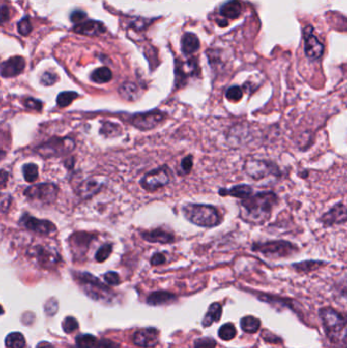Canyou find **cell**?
<instances>
[{"label": "cell", "instance_id": "6da1fadb", "mask_svg": "<svg viewBox=\"0 0 347 348\" xmlns=\"http://www.w3.org/2000/svg\"><path fill=\"white\" fill-rule=\"evenodd\" d=\"M279 197L274 191H259L240 199V218L248 224L262 225L266 223L278 204Z\"/></svg>", "mask_w": 347, "mask_h": 348}, {"label": "cell", "instance_id": "7a4b0ae2", "mask_svg": "<svg viewBox=\"0 0 347 348\" xmlns=\"http://www.w3.org/2000/svg\"><path fill=\"white\" fill-rule=\"evenodd\" d=\"M181 211L187 221L205 228L215 227L223 219L218 209L211 205L187 202L181 207Z\"/></svg>", "mask_w": 347, "mask_h": 348}, {"label": "cell", "instance_id": "3957f363", "mask_svg": "<svg viewBox=\"0 0 347 348\" xmlns=\"http://www.w3.org/2000/svg\"><path fill=\"white\" fill-rule=\"evenodd\" d=\"M251 249L270 258H281L291 256L297 251V246L286 240H270L266 242H254Z\"/></svg>", "mask_w": 347, "mask_h": 348}, {"label": "cell", "instance_id": "277c9868", "mask_svg": "<svg viewBox=\"0 0 347 348\" xmlns=\"http://www.w3.org/2000/svg\"><path fill=\"white\" fill-rule=\"evenodd\" d=\"M74 147V140L70 137H52L46 142L38 146L36 152L42 157L53 158L69 154Z\"/></svg>", "mask_w": 347, "mask_h": 348}, {"label": "cell", "instance_id": "5b68a950", "mask_svg": "<svg viewBox=\"0 0 347 348\" xmlns=\"http://www.w3.org/2000/svg\"><path fill=\"white\" fill-rule=\"evenodd\" d=\"M57 193V186L51 182L34 184L26 187L23 191V194L27 199L40 205L52 204L56 199Z\"/></svg>", "mask_w": 347, "mask_h": 348}, {"label": "cell", "instance_id": "8992f818", "mask_svg": "<svg viewBox=\"0 0 347 348\" xmlns=\"http://www.w3.org/2000/svg\"><path fill=\"white\" fill-rule=\"evenodd\" d=\"M171 174L169 167L164 165L146 173L140 179L139 184L144 190L153 192L166 186L171 180Z\"/></svg>", "mask_w": 347, "mask_h": 348}, {"label": "cell", "instance_id": "52a82bcc", "mask_svg": "<svg viewBox=\"0 0 347 348\" xmlns=\"http://www.w3.org/2000/svg\"><path fill=\"white\" fill-rule=\"evenodd\" d=\"M243 169L246 174L254 180H262L268 176L279 175L280 173L278 167L274 163L253 158H248L245 161Z\"/></svg>", "mask_w": 347, "mask_h": 348}, {"label": "cell", "instance_id": "ba28073f", "mask_svg": "<svg viewBox=\"0 0 347 348\" xmlns=\"http://www.w3.org/2000/svg\"><path fill=\"white\" fill-rule=\"evenodd\" d=\"M320 316L323 322V326L330 337L343 334L346 328V320L342 314L333 308L326 307L320 310Z\"/></svg>", "mask_w": 347, "mask_h": 348}, {"label": "cell", "instance_id": "9c48e42d", "mask_svg": "<svg viewBox=\"0 0 347 348\" xmlns=\"http://www.w3.org/2000/svg\"><path fill=\"white\" fill-rule=\"evenodd\" d=\"M75 278L82 287L83 291L94 299L107 298L108 294L112 292L107 286H105L96 277L89 273H78L76 274Z\"/></svg>", "mask_w": 347, "mask_h": 348}, {"label": "cell", "instance_id": "30bf717a", "mask_svg": "<svg viewBox=\"0 0 347 348\" xmlns=\"http://www.w3.org/2000/svg\"><path fill=\"white\" fill-rule=\"evenodd\" d=\"M166 118L167 114L165 112L154 110L132 115L130 118V123L137 129L146 131L157 127L162 122H164Z\"/></svg>", "mask_w": 347, "mask_h": 348}, {"label": "cell", "instance_id": "8fae6325", "mask_svg": "<svg viewBox=\"0 0 347 348\" xmlns=\"http://www.w3.org/2000/svg\"><path fill=\"white\" fill-rule=\"evenodd\" d=\"M31 256L35 262L44 269H52L60 262V254L51 246L36 245L30 251Z\"/></svg>", "mask_w": 347, "mask_h": 348}, {"label": "cell", "instance_id": "7c38bea8", "mask_svg": "<svg viewBox=\"0 0 347 348\" xmlns=\"http://www.w3.org/2000/svg\"><path fill=\"white\" fill-rule=\"evenodd\" d=\"M19 224L35 233H39L42 235H49L56 231L55 225L48 220H41L35 217L30 216L28 214H23L19 220Z\"/></svg>", "mask_w": 347, "mask_h": 348}, {"label": "cell", "instance_id": "4fadbf2b", "mask_svg": "<svg viewBox=\"0 0 347 348\" xmlns=\"http://www.w3.org/2000/svg\"><path fill=\"white\" fill-rule=\"evenodd\" d=\"M105 185V178L101 176H92L83 180L76 188V193L81 198H90L97 194Z\"/></svg>", "mask_w": 347, "mask_h": 348}, {"label": "cell", "instance_id": "5bb4252c", "mask_svg": "<svg viewBox=\"0 0 347 348\" xmlns=\"http://www.w3.org/2000/svg\"><path fill=\"white\" fill-rule=\"evenodd\" d=\"M304 52L309 59H317L324 52V46L312 34L311 26H307L304 31Z\"/></svg>", "mask_w": 347, "mask_h": 348}, {"label": "cell", "instance_id": "9a60e30c", "mask_svg": "<svg viewBox=\"0 0 347 348\" xmlns=\"http://www.w3.org/2000/svg\"><path fill=\"white\" fill-rule=\"evenodd\" d=\"M159 332L155 328H146L136 331L133 334L132 341L139 347H155L158 344Z\"/></svg>", "mask_w": 347, "mask_h": 348}, {"label": "cell", "instance_id": "2e32d148", "mask_svg": "<svg viewBox=\"0 0 347 348\" xmlns=\"http://www.w3.org/2000/svg\"><path fill=\"white\" fill-rule=\"evenodd\" d=\"M25 66L21 56H13L0 64V73L3 77H13L20 74Z\"/></svg>", "mask_w": 347, "mask_h": 348}, {"label": "cell", "instance_id": "e0dca14e", "mask_svg": "<svg viewBox=\"0 0 347 348\" xmlns=\"http://www.w3.org/2000/svg\"><path fill=\"white\" fill-rule=\"evenodd\" d=\"M320 221L326 227L344 223L346 221V208L344 204L340 202L335 205L332 209H330L321 217Z\"/></svg>", "mask_w": 347, "mask_h": 348}, {"label": "cell", "instance_id": "ac0fdd59", "mask_svg": "<svg viewBox=\"0 0 347 348\" xmlns=\"http://www.w3.org/2000/svg\"><path fill=\"white\" fill-rule=\"evenodd\" d=\"M143 240L152 243H172L175 241V237L171 232H168L161 228H156L150 231H143L140 233Z\"/></svg>", "mask_w": 347, "mask_h": 348}, {"label": "cell", "instance_id": "d6986e66", "mask_svg": "<svg viewBox=\"0 0 347 348\" xmlns=\"http://www.w3.org/2000/svg\"><path fill=\"white\" fill-rule=\"evenodd\" d=\"M73 31L77 34L85 35V36H99L103 34L106 28L103 25L102 22L97 20H90V19H83L77 24H74Z\"/></svg>", "mask_w": 347, "mask_h": 348}, {"label": "cell", "instance_id": "ffe728a7", "mask_svg": "<svg viewBox=\"0 0 347 348\" xmlns=\"http://www.w3.org/2000/svg\"><path fill=\"white\" fill-rule=\"evenodd\" d=\"M91 239H92V235L88 233L78 232V233L72 234L69 241H70V245H71V249L73 250V253L75 254L84 253L85 250L88 249Z\"/></svg>", "mask_w": 347, "mask_h": 348}, {"label": "cell", "instance_id": "44dd1931", "mask_svg": "<svg viewBox=\"0 0 347 348\" xmlns=\"http://www.w3.org/2000/svg\"><path fill=\"white\" fill-rule=\"evenodd\" d=\"M253 192V189L250 185L247 184H238L234 185L230 188H221L219 190L220 195H230L239 199H243L249 196Z\"/></svg>", "mask_w": 347, "mask_h": 348}, {"label": "cell", "instance_id": "7402d4cb", "mask_svg": "<svg viewBox=\"0 0 347 348\" xmlns=\"http://www.w3.org/2000/svg\"><path fill=\"white\" fill-rule=\"evenodd\" d=\"M119 96L128 102H134L139 99L140 97V91L138 86L131 81H125L123 82L119 89H118Z\"/></svg>", "mask_w": 347, "mask_h": 348}, {"label": "cell", "instance_id": "603a6c76", "mask_svg": "<svg viewBox=\"0 0 347 348\" xmlns=\"http://www.w3.org/2000/svg\"><path fill=\"white\" fill-rule=\"evenodd\" d=\"M175 300H176V296L166 291L153 292L147 298V302L150 305H163V304L171 303Z\"/></svg>", "mask_w": 347, "mask_h": 348}, {"label": "cell", "instance_id": "cb8c5ba5", "mask_svg": "<svg viewBox=\"0 0 347 348\" xmlns=\"http://www.w3.org/2000/svg\"><path fill=\"white\" fill-rule=\"evenodd\" d=\"M199 48V41L194 34L185 33L181 39V50L185 55H190Z\"/></svg>", "mask_w": 347, "mask_h": 348}, {"label": "cell", "instance_id": "d4e9b609", "mask_svg": "<svg viewBox=\"0 0 347 348\" xmlns=\"http://www.w3.org/2000/svg\"><path fill=\"white\" fill-rule=\"evenodd\" d=\"M241 4L237 0H231L224 5H222L220 9V14L227 18H236L241 14Z\"/></svg>", "mask_w": 347, "mask_h": 348}, {"label": "cell", "instance_id": "484cf974", "mask_svg": "<svg viewBox=\"0 0 347 348\" xmlns=\"http://www.w3.org/2000/svg\"><path fill=\"white\" fill-rule=\"evenodd\" d=\"M222 314V306L218 302H214L210 305L207 313L205 314V317L203 320V326L204 327H209L213 323L218 322L221 318Z\"/></svg>", "mask_w": 347, "mask_h": 348}, {"label": "cell", "instance_id": "4316f807", "mask_svg": "<svg viewBox=\"0 0 347 348\" xmlns=\"http://www.w3.org/2000/svg\"><path fill=\"white\" fill-rule=\"evenodd\" d=\"M91 79L96 83H105L112 79V72L106 66L99 67L92 72Z\"/></svg>", "mask_w": 347, "mask_h": 348}, {"label": "cell", "instance_id": "83f0119b", "mask_svg": "<svg viewBox=\"0 0 347 348\" xmlns=\"http://www.w3.org/2000/svg\"><path fill=\"white\" fill-rule=\"evenodd\" d=\"M259 326L261 321L252 315H246L240 320V327L246 333H255L259 329Z\"/></svg>", "mask_w": 347, "mask_h": 348}, {"label": "cell", "instance_id": "f1b7e54d", "mask_svg": "<svg viewBox=\"0 0 347 348\" xmlns=\"http://www.w3.org/2000/svg\"><path fill=\"white\" fill-rule=\"evenodd\" d=\"M5 345L8 348H23L25 346V339L19 332H12L7 335Z\"/></svg>", "mask_w": 347, "mask_h": 348}, {"label": "cell", "instance_id": "f546056e", "mask_svg": "<svg viewBox=\"0 0 347 348\" xmlns=\"http://www.w3.org/2000/svg\"><path fill=\"white\" fill-rule=\"evenodd\" d=\"M77 348H98L99 342L96 339V337L85 334V335H79L75 339Z\"/></svg>", "mask_w": 347, "mask_h": 348}, {"label": "cell", "instance_id": "4dcf8cb0", "mask_svg": "<svg viewBox=\"0 0 347 348\" xmlns=\"http://www.w3.org/2000/svg\"><path fill=\"white\" fill-rule=\"evenodd\" d=\"M22 174L27 182H35L38 179L39 171L38 166L34 163H27L22 167Z\"/></svg>", "mask_w": 347, "mask_h": 348}, {"label": "cell", "instance_id": "1f68e13d", "mask_svg": "<svg viewBox=\"0 0 347 348\" xmlns=\"http://www.w3.org/2000/svg\"><path fill=\"white\" fill-rule=\"evenodd\" d=\"M78 97V95L75 92H62L57 96V105L60 108H64L67 107L68 105H70L76 98Z\"/></svg>", "mask_w": 347, "mask_h": 348}, {"label": "cell", "instance_id": "d6a6232c", "mask_svg": "<svg viewBox=\"0 0 347 348\" xmlns=\"http://www.w3.org/2000/svg\"><path fill=\"white\" fill-rule=\"evenodd\" d=\"M219 337L222 339V340H225V341H229V340H232L235 335H236V329L234 327L233 324L231 323H226L224 324L223 326H221V328L219 329Z\"/></svg>", "mask_w": 347, "mask_h": 348}, {"label": "cell", "instance_id": "836d02e7", "mask_svg": "<svg viewBox=\"0 0 347 348\" xmlns=\"http://www.w3.org/2000/svg\"><path fill=\"white\" fill-rule=\"evenodd\" d=\"M120 126L116 123H112V122H105L102 127H101V133L106 136V137H114L117 136L118 134H120Z\"/></svg>", "mask_w": 347, "mask_h": 348}, {"label": "cell", "instance_id": "e575fe53", "mask_svg": "<svg viewBox=\"0 0 347 348\" xmlns=\"http://www.w3.org/2000/svg\"><path fill=\"white\" fill-rule=\"evenodd\" d=\"M111 252H112V244L107 243V244L102 245L96 252V255H95L96 260L99 263H103L109 257Z\"/></svg>", "mask_w": 347, "mask_h": 348}, {"label": "cell", "instance_id": "d590c367", "mask_svg": "<svg viewBox=\"0 0 347 348\" xmlns=\"http://www.w3.org/2000/svg\"><path fill=\"white\" fill-rule=\"evenodd\" d=\"M242 95H243L242 94V90L238 85L230 86L226 91V98L230 102H238V101H240L241 98H242Z\"/></svg>", "mask_w": 347, "mask_h": 348}, {"label": "cell", "instance_id": "8d00e7d4", "mask_svg": "<svg viewBox=\"0 0 347 348\" xmlns=\"http://www.w3.org/2000/svg\"><path fill=\"white\" fill-rule=\"evenodd\" d=\"M323 265L322 262H316V260H306V262H301L293 265V268H295L297 271H302V272H307L313 269H316L319 266Z\"/></svg>", "mask_w": 347, "mask_h": 348}, {"label": "cell", "instance_id": "74e56055", "mask_svg": "<svg viewBox=\"0 0 347 348\" xmlns=\"http://www.w3.org/2000/svg\"><path fill=\"white\" fill-rule=\"evenodd\" d=\"M62 329L65 333L70 334L78 329V322L73 316H66L62 322Z\"/></svg>", "mask_w": 347, "mask_h": 348}, {"label": "cell", "instance_id": "f35d334b", "mask_svg": "<svg viewBox=\"0 0 347 348\" xmlns=\"http://www.w3.org/2000/svg\"><path fill=\"white\" fill-rule=\"evenodd\" d=\"M32 28H33V26H32V23H31L27 16L23 17L17 23V30H18L19 34L22 36H27L32 32Z\"/></svg>", "mask_w": 347, "mask_h": 348}, {"label": "cell", "instance_id": "ab89813d", "mask_svg": "<svg viewBox=\"0 0 347 348\" xmlns=\"http://www.w3.org/2000/svg\"><path fill=\"white\" fill-rule=\"evenodd\" d=\"M216 341L213 338L204 337L198 338L194 341V348H215Z\"/></svg>", "mask_w": 347, "mask_h": 348}, {"label": "cell", "instance_id": "60d3db41", "mask_svg": "<svg viewBox=\"0 0 347 348\" xmlns=\"http://www.w3.org/2000/svg\"><path fill=\"white\" fill-rule=\"evenodd\" d=\"M11 195L0 191V213H7L11 206Z\"/></svg>", "mask_w": 347, "mask_h": 348}, {"label": "cell", "instance_id": "b9f144b4", "mask_svg": "<svg viewBox=\"0 0 347 348\" xmlns=\"http://www.w3.org/2000/svg\"><path fill=\"white\" fill-rule=\"evenodd\" d=\"M23 105L24 107L32 109V110H36V111H42V108H43V103L34 98H26L23 101Z\"/></svg>", "mask_w": 347, "mask_h": 348}, {"label": "cell", "instance_id": "7bdbcfd3", "mask_svg": "<svg viewBox=\"0 0 347 348\" xmlns=\"http://www.w3.org/2000/svg\"><path fill=\"white\" fill-rule=\"evenodd\" d=\"M57 79H58L57 74H55L54 72L46 71L43 73V75L41 77V82L44 85H52L57 81Z\"/></svg>", "mask_w": 347, "mask_h": 348}, {"label": "cell", "instance_id": "ee69618b", "mask_svg": "<svg viewBox=\"0 0 347 348\" xmlns=\"http://www.w3.org/2000/svg\"><path fill=\"white\" fill-rule=\"evenodd\" d=\"M192 164H193V159L191 156H187V157L183 158L181 160V163H180V169H181L182 173H184V174L189 173L191 168H192Z\"/></svg>", "mask_w": 347, "mask_h": 348}, {"label": "cell", "instance_id": "f6af8a7d", "mask_svg": "<svg viewBox=\"0 0 347 348\" xmlns=\"http://www.w3.org/2000/svg\"><path fill=\"white\" fill-rule=\"evenodd\" d=\"M104 280L109 285H118L120 282V278L116 272H108L104 275Z\"/></svg>", "mask_w": 347, "mask_h": 348}, {"label": "cell", "instance_id": "bcb514c9", "mask_svg": "<svg viewBox=\"0 0 347 348\" xmlns=\"http://www.w3.org/2000/svg\"><path fill=\"white\" fill-rule=\"evenodd\" d=\"M85 18H86V14L84 12H82L81 10H75L70 15V19L74 24L79 23L80 21H82Z\"/></svg>", "mask_w": 347, "mask_h": 348}, {"label": "cell", "instance_id": "7dc6e473", "mask_svg": "<svg viewBox=\"0 0 347 348\" xmlns=\"http://www.w3.org/2000/svg\"><path fill=\"white\" fill-rule=\"evenodd\" d=\"M166 262V257L163 253L161 252H157L155 253L152 258H151V265L152 266H159V265H162Z\"/></svg>", "mask_w": 347, "mask_h": 348}, {"label": "cell", "instance_id": "c3c4849f", "mask_svg": "<svg viewBox=\"0 0 347 348\" xmlns=\"http://www.w3.org/2000/svg\"><path fill=\"white\" fill-rule=\"evenodd\" d=\"M9 16H10V12H9L8 6L6 5L0 6V23L7 21L9 19Z\"/></svg>", "mask_w": 347, "mask_h": 348}, {"label": "cell", "instance_id": "681fc988", "mask_svg": "<svg viewBox=\"0 0 347 348\" xmlns=\"http://www.w3.org/2000/svg\"><path fill=\"white\" fill-rule=\"evenodd\" d=\"M53 302H54V299H51V300H49V301L46 303V305H45V310H46V312H47L48 314H54V313L57 311L58 304L52 306Z\"/></svg>", "mask_w": 347, "mask_h": 348}, {"label": "cell", "instance_id": "f907efd6", "mask_svg": "<svg viewBox=\"0 0 347 348\" xmlns=\"http://www.w3.org/2000/svg\"><path fill=\"white\" fill-rule=\"evenodd\" d=\"M8 181V173L4 170H0V189L4 188Z\"/></svg>", "mask_w": 347, "mask_h": 348}, {"label": "cell", "instance_id": "816d5d0a", "mask_svg": "<svg viewBox=\"0 0 347 348\" xmlns=\"http://www.w3.org/2000/svg\"><path fill=\"white\" fill-rule=\"evenodd\" d=\"M36 348H54L52 344L48 343V342H41L38 344V346Z\"/></svg>", "mask_w": 347, "mask_h": 348}, {"label": "cell", "instance_id": "f5cc1de1", "mask_svg": "<svg viewBox=\"0 0 347 348\" xmlns=\"http://www.w3.org/2000/svg\"><path fill=\"white\" fill-rule=\"evenodd\" d=\"M4 156H5V153L3 151H0V160H2Z\"/></svg>", "mask_w": 347, "mask_h": 348}, {"label": "cell", "instance_id": "db71d44e", "mask_svg": "<svg viewBox=\"0 0 347 348\" xmlns=\"http://www.w3.org/2000/svg\"><path fill=\"white\" fill-rule=\"evenodd\" d=\"M1 313H3V309H2V307L0 306V314H1Z\"/></svg>", "mask_w": 347, "mask_h": 348}]
</instances>
